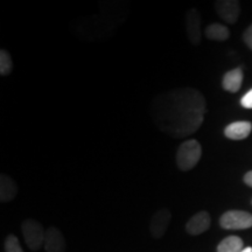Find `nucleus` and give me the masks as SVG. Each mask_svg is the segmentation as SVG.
<instances>
[{
	"mask_svg": "<svg viewBox=\"0 0 252 252\" xmlns=\"http://www.w3.org/2000/svg\"><path fill=\"white\" fill-rule=\"evenodd\" d=\"M206 110V99L200 91L179 88L158 94L151 105V116L160 131L182 139L201 127Z\"/></svg>",
	"mask_w": 252,
	"mask_h": 252,
	"instance_id": "1",
	"label": "nucleus"
},
{
	"mask_svg": "<svg viewBox=\"0 0 252 252\" xmlns=\"http://www.w3.org/2000/svg\"><path fill=\"white\" fill-rule=\"evenodd\" d=\"M202 156V147L195 139H188L182 143L176 153V165L184 172L193 169Z\"/></svg>",
	"mask_w": 252,
	"mask_h": 252,
	"instance_id": "2",
	"label": "nucleus"
},
{
	"mask_svg": "<svg viewBox=\"0 0 252 252\" xmlns=\"http://www.w3.org/2000/svg\"><path fill=\"white\" fill-rule=\"evenodd\" d=\"M21 231H23L25 242L27 247L33 251H37L45 244L46 230L35 220H26L21 224Z\"/></svg>",
	"mask_w": 252,
	"mask_h": 252,
	"instance_id": "3",
	"label": "nucleus"
},
{
	"mask_svg": "<svg viewBox=\"0 0 252 252\" xmlns=\"http://www.w3.org/2000/svg\"><path fill=\"white\" fill-rule=\"evenodd\" d=\"M220 224L226 230H244L252 226V215L243 210H229L220 217Z\"/></svg>",
	"mask_w": 252,
	"mask_h": 252,
	"instance_id": "4",
	"label": "nucleus"
},
{
	"mask_svg": "<svg viewBox=\"0 0 252 252\" xmlns=\"http://www.w3.org/2000/svg\"><path fill=\"white\" fill-rule=\"evenodd\" d=\"M172 220V214L167 208L159 209L154 214L150 222V232L154 238L159 239L166 234L169 223Z\"/></svg>",
	"mask_w": 252,
	"mask_h": 252,
	"instance_id": "5",
	"label": "nucleus"
},
{
	"mask_svg": "<svg viewBox=\"0 0 252 252\" xmlns=\"http://www.w3.org/2000/svg\"><path fill=\"white\" fill-rule=\"evenodd\" d=\"M186 31H187L188 40L191 45H200L202 34H201V17L197 9H189L186 14Z\"/></svg>",
	"mask_w": 252,
	"mask_h": 252,
	"instance_id": "6",
	"label": "nucleus"
},
{
	"mask_svg": "<svg viewBox=\"0 0 252 252\" xmlns=\"http://www.w3.org/2000/svg\"><path fill=\"white\" fill-rule=\"evenodd\" d=\"M217 14L220 15L225 23L234 25L238 20L241 13V5L236 0H220L215 2Z\"/></svg>",
	"mask_w": 252,
	"mask_h": 252,
	"instance_id": "7",
	"label": "nucleus"
},
{
	"mask_svg": "<svg viewBox=\"0 0 252 252\" xmlns=\"http://www.w3.org/2000/svg\"><path fill=\"white\" fill-rule=\"evenodd\" d=\"M210 223H212V220H210L209 214L207 212H200L195 214V215L188 220L187 224H186V231H187L189 235H201L209 229Z\"/></svg>",
	"mask_w": 252,
	"mask_h": 252,
	"instance_id": "8",
	"label": "nucleus"
},
{
	"mask_svg": "<svg viewBox=\"0 0 252 252\" xmlns=\"http://www.w3.org/2000/svg\"><path fill=\"white\" fill-rule=\"evenodd\" d=\"M43 247L46 252H65V239L62 232L54 226L46 230Z\"/></svg>",
	"mask_w": 252,
	"mask_h": 252,
	"instance_id": "9",
	"label": "nucleus"
},
{
	"mask_svg": "<svg viewBox=\"0 0 252 252\" xmlns=\"http://www.w3.org/2000/svg\"><path fill=\"white\" fill-rule=\"evenodd\" d=\"M252 131L250 122H235L229 124L224 130V135L228 139L242 140L248 138Z\"/></svg>",
	"mask_w": 252,
	"mask_h": 252,
	"instance_id": "10",
	"label": "nucleus"
},
{
	"mask_svg": "<svg viewBox=\"0 0 252 252\" xmlns=\"http://www.w3.org/2000/svg\"><path fill=\"white\" fill-rule=\"evenodd\" d=\"M17 193L18 187L13 179L2 173L0 175V201L2 203H7L17 196Z\"/></svg>",
	"mask_w": 252,
	"mask_h": 252,
	"instance_id": "11",
	"label": "nucleus"
},
{
	"mask_svg": "<svg viewBox=\"0 0 252 252\" xmlns=\"http://www.w3.org/2000/svg\"><path fill=\"white\" fill-rule=\"evenodd\" d=\"M242 83H243V71L241 68L232 69L226 72L222 81L223 89L229 93H237L241 89Z\"/></svg>",
	"mask_w": 252,
	"mask_h": 252,
	"instance_id": "12",
	"label": "nucleus"
},
{
	"mask_svg": "<svg viewBox=\"0 0 252 252\" xmlns=\"http://www.w3.org/2000/svg\"><path fill=\"white\" fill-rule=\"evenodd\" d=\"M244 250V243L238 236L225 237L217 247V252H242Z\"/></svg>",
	"mask_w": 252,
	"mask_h": 252,
	"instance_id": "13",
	"label": "nucleus"
},
{
	"mask_svg": "<svg viewBox=\"0 0 252 252\" xmlns=\"http://www.w3.org/2000/svg\"><path fill=\"white\" fill-rule=\"evenodd\" d=\"M208 39L214 41H225L229 39L230 32L224 25L220 24H213L206 28L204 32Z\"/></svg>",
	"mask_w": 252,
	"mask_h": 252,
	"instance_id": "14",
	"label": "nucleus"
},
{
	"mask_svg": "<svg viewBox=\"0 0 252 252\" xmlns=\"http://www.w3.org/2000/svg\"><path fill=\"white\" fill-rule=\"evenodd\" d=\"M12 68H13V62H12L11 55L8 54L7 50L2 49L0 52V74L2 76L11 74Z\"/></svg>",
	"mask_w": 252,
	"mask_h": 252,
	"instance_id": "15",
	"label": "nucleus"
},
{
	"mask_svg": "<svg viewBox=\"0 0 252 252\" xmlns=\"http://www.w3.org/2000/svg\"><path fill=\"white\" fill-rule=\"evenodd\" d=\"M5 251L6 252H24L21 245L19 243L18 237L14 235H8L5 241Z\"/></svg>",
	"mask_w": 252,
	"mask_h": 252,
	"instance_id": "16",
	"label": "nucleus"
},
{
	"mask_svg": "<svg viewBox=\"0 0 252 252\" xmlns=\"http://www.w3.org/2000/svg\"><path fill=\"white\" fill-rule=\"evenodd\" d=\"M241 104L245 109H252V89L242 97Z\"/></svg>",
	"mask_w": 252,
	"mask_h": 252,
	"instance_id": "17",
	"label": "nucleus"
},
{
	"mask_svg": "<svg viewBox=\"0 0 252 252\" xmlns=\"http://www.w3.org/2000/svg\"><path fill=\"white\" fill-rule=\"evenodd\" d=\"M244 41L249 48L252 50V25L244 32Z\"/></svg>",
	"mask_w": 252,
	"mask_h": 252,
	"instance_id": "18",
	"label": "nucleus"
},
{
	"mask_svg": "<svg viewBox=\"0 0 252 252\" xmlns=\"http://www.w3.org/2000/svg\"><path fill=\"white\" fill-rule=\"evenodd\" d=\"M244 182L247 184L248 186H250V187H252V171L248 172L247 174H245L244 176Z\"/></svg>",
	"mask_w": 252,
	"mask_h": 252,
	"instance_id": "19",
	"label": "nucleus"
},
{
	"mask_svg": "<svg viewBox=\"0 0 252 252\" xmlns=\"http://www.w3.org/2000/svg\"><path fill=\"white\" fill-rule=\"evenodd\" d=\"M242 252H252V248L251 247H248V248H244V250Z\"/></svg>",
	"mask_w": 252,
	"mask_h": 252,
	"instance_id": "20",
	"label": "nucleus"
}]
</instances>
